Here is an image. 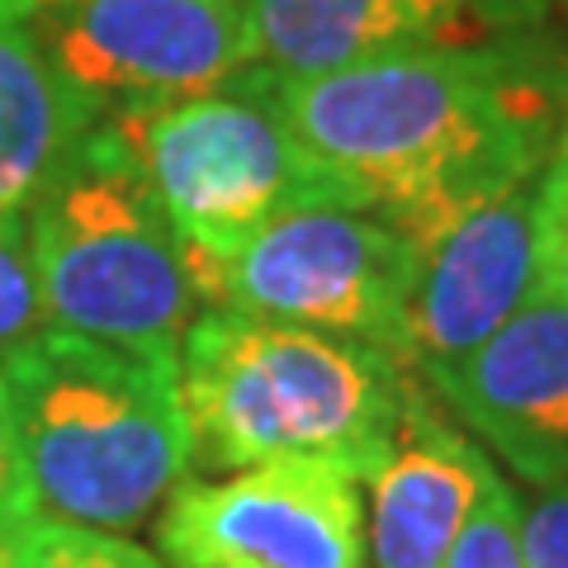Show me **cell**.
<instances>
[{
	"instance_id": "cell-1",
	"label": "cell",
	"mask_w": 568,
	"mask_h": 568,
	"mask_svg": "<svg viewBox=\"0 0 568 568\" xmlns=\"http://www.w3.org/2000/svg\"><path fill=\"white\" fill-rule=\"evenodd\" d=\"M280 110L351 200L407 242L530 185L564 133L549 67L507 43L422 48L327 77H280Z\"/></svg>"
},
{
	"instance_id": "cell-2",
	"label": "cell",
	"mask_w": 568,
	"mask_h": 568,
	"mask_svg": "<svg viewBox=\"0 0 568 568\" xmlns=\"http://www.w3.org/2000/svg\"><path fill=\"white\" fill-rule=\"evenodd\" d=\"M190 465L242 474L275 459H332L355 478L388 455L417 369L351 336L209 308L181 342Z\"/></svg>"
},
{
	"instance_id": "cell-3",
	"label": "cell",
	"mask_w": 568,
	"mask_h": 568,
	"mask_svg": "<svg viewBox=\"0 0 568 568\" xmlns=\"http://www.w3.org/2000/svg\"><path fill=\"white\" fill-rule=\"evenodd\" d=\"M43 517L129 536L190 469L181 365L43 327L0 361Z\"/></svg>"
},
{
	"instance_id": "cell-4",
	"label": "cell",
	"mask_w": 568,
	"mask_h": 568,
	"mask_svg": "<svg viewBox=\"0 0 568 568\" xmlns=\"http://www.w3.org/2000/svg\"><path fill=\"white\" fill-rule=\"evenodd\" d=\"M91 142L156 194L185 246H233L294 209H361L298 142L280 110V77L246 67L204 95L133 104L95 119Z\"/></svg>"
},
{
	"instance_id": "cell-5",
	"label": "cell",
	"mask_w": 568,
	"mask_h": 568,
	"mask_svg": "<svg viewBox=\"0 0 568 568\" xmlns=\"http://www.w3.org/2000/svg\"><path fill=\"white\" fill-rule=\"evenodd\" d=\"M24 227L48 327L152 361H181L200 308L185 237L156 194L119 156L95 148L91 133L24 209Z\"/></svg>"
},
{
	"instance_id": "cell-6",
	"label": "cell",
	"mask_w": 568,
	"mask_h": 568,
	"mask_svg": "<svg viewBox=\"0 0 568 568\" xmlns=\"http://www.w3.org/2000/svg\"><path fill=\"white\" fill-rule=\"evenodd\" d=\"M185 265L204 308L351 336L407 365L413 242L379 213L294 209L219 252L185 246Z\"/></svg>"
},
{
	"instance_id": "cell-7",
	"label": "cell",
	"mask_w": 568,
	"mask_h": 568,
	"mask_svg": "<svg viewBox=\"0 0 568 568\" xmlns=\"http://www.w3.org/2000/svg\"><path fill=\"white\" fill-rule=\"evenodd\" d=\"M29 29L95 119L219 91L261 67L246 0H39Z\"/></svg>"
},
{
	"instance_id": "cell-8",
	"label": "cell",
	"mask_w": 568,
	"mask_h": 568,
	"mask_svg": "<svg viewBox=\"0 0 568 568\" xmlns=\"http://www.w3.org/2000/svg\"><path fill=\"white\" fill-rule=\"evenodd\" d=\"M162 549L175 568H365L361 478L332 459H275L181 484Z\"/></svg>"
},
{
	"instance_id": "cell-9",
	"label": "cell",
	"mask_w": 568,
	"mask_h": 568,
	"mask_svg": "<svg viewBox=\"0 0 568 568\" xmlns=\"http://www.w3.org/2000/svg\"><path fill=\"white\" fill-rule=\"evenodd\" d=\"M540 181V175H536ZM536 181L413 242L407 365L426 375L511 323L536 298Z\"/></svg>"
},
{
	"instance_id": "cell-10",
	"label": "cell",
	"mask_w": 568,
	"mask_h": 568,
	"mask_svg": "<svg viewBox=\"0 0 568 568\" xmlns=\"http://www.w3.org/2000/svg\"><path fill=\"white\" fill-rule=\"evenodd\" d=\"M459 426L549 488L568 478V308L536 294L484 346L422 375Z\"/></svg>"
},
{
	"instance_id": "cell-11",
	"label": "cell",
	"mask_w": 568,
	"mask_h": 568,
	"mask_svg": "<svg viewBox=\"0 0 568 568\" xmlns=\"http://www.w3.org/2000/svg\"><path fill=\"white\" fill-rule=\"evenodd\" d=\"M256 62L284 81L422 48L497 43L526 24L530 0H246Z\"/></svg>"
},
{
	"instance_id": "cell-12",
	"label": "cell",
	"mask_w": 568,
	"mask_h": 568,
	"mask_svg": "<svg viewBox=\"0 0 568 568\" xmlns=\"http://www.w3.org/2000/svg\"><path fill=\"white\" fill-rule=\"evenodd\" d=\"M493 474V459L436 413L422 384H407L388 455L365 478L375 568H446Z\"/></svg>"
},
{
	"instance_id": "cell-13",
	"label": "cell",
	"mask_w": 568,
	"mask_h": 568,
	"mask_svg": "<svg viewBox=\"0 0 568 568\" xmlns=\"http://www.w3.org/2000/svg\"><path fill=\"white\" fill-rule=\"evenodd\" d=\"M95 129L29 24H0V213H24Z\"/></svg>"
},
{
	"instance_id": "cell-14",
	"label": "cell",
	"mask_w": 568,
	"mask_h": 568,
	"mask_svg": "<svg viewBox=\"0 0 568 568\" xmlns=\"http://www.w3.org/2000/svg\"><path fill=\"white\" fill-rule=\"evenodd\" d=\"M24 568H166L129 536L71 526L33 511L24 521Z\"/></svg>"
},
{
	"instance_id": "cell-15",
	"label": "cell",
	"mask_w": 568,
	"mask_h": 568,
	"mask_svg": "<svg viewBox=\"0 0 568 568\" xmlns=\"http://www.w3.org/2000/svg\"><path fill=\"white\" fill-rule=\"evenodd\" d=\"M48 327V304L29 256L24 213H0V361Z\"/></svg>"
},
{
	"instance_id": "cell-16",
	"label": "cell",
	"mask_w": 568,
	"mask_h": 568,
	"mask_svg": "<svg viewBox=\"0 0 568 568\" xmlns=\"http://www.w3.org/2000/svg\"><path fill=\"white\" fill-rule=\"evenodd\" d=\"M536 290L568 308V123L536 181Z\"/></svg>"
},
{
	"instance_id": "cell-17",
	"label": "cell",
	"mask_w": 568,
	"mask_h": 568,
	"mask_svg": "<svg viewBox=\"0 0 568 568\" xmlns=\"http://www.w3.org/2000/svg\"><path fill=\"white\" fill-rule=\"evenodd\" d=\"M446 568H526L521 503H517V493L503 484V474H493L488 488L478 493L474 517H469Z\"/></svg>"
},
{
	"instance_id": "cell-18",
	"label": "cell",
	"mask_w": 568,
	"mask_h": 568,
	"mask_svg": "<svg viewBox=\"0 0 568 568\" xmlns=\"http://www.w3.org/2000/svg\"><path fill=\"white\" fill-rule=\"evenodd\" d=\"M521 549L526 568H568V478L540 488L530 507H521Z\"/></svg>"
},
{
	"instance_id": "cell-19",
	"label": "cell",
	"mask_w": 568,
	"mask_h": 568,
	"mask_svg": "<svg viewBox=\"0 0 568 568\" xmlns=\"http://www.w3.org/2000/svg\"><path fill=\"white\" fill-rule=\"evenodd\" d=\"M0 511H14V517L39 511V497H33V488H29L20 426H14V403H10L6 375H0Z\"/></svg>"
},
{
	"instance_id": "cell-20",
	"label": "cell",
	"mask_w": 568,
	"mask_h": 568,
	"mask_svg": "<svg viewBox=\"0 0 568 568\" xmlns=\"http://www.w3.org/2000/svg\"><path fill=\"white\" fill-rule=\"evenodd\" d=\"M33 517V511H29ZM14 511H0V568H24V521Z\"/></svg>"
},
{
	"instance_id": "cell-21",
	"label": "cell",
	"mask_w": 568,
	"mask_h": 568,
	"mask_svg": "<svg viewBox=\"0 0 568 568\" xmlns=\"http://www.w3.org/2000/svg\"><path fill=\"white\" fill-rule=\"evenodd\" d=\"M39 0H0V24H29Z\"/></svg>"
},
{
	"instance_id": "cell-22",
	"label": "cell",
	"mask_w": 568,
	"mask_h": 568,
	"mask_svg": "<svg viewBox=\"0 0 568 568\" xmlns=\"http://www.w3.org/2000/svg\"><path fill=\"white\" fill-rule=\"evenodd\" d=\"M530 6H536V0H530ZM564 6H568V0H564Z\"/></svg>"
}]
</instances>
